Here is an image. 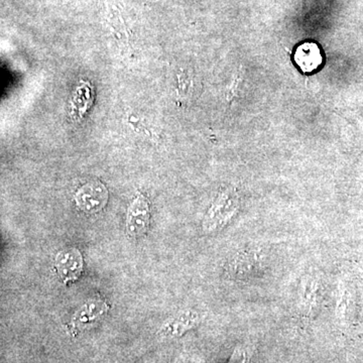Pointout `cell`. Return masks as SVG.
Wrapping results in <instances>:
<instances>
[{"instance_id": "6da1fadb", "label": "cell", "mask_w": 363, "mask_h": 363, "mask_svg": "<svg viewBox=\"0 0 363 363\" xmlns=\"http://www.w3.org/2000/svg\"><path fill=\"white\" fill-rule=\"evenodd\" d=\"M150 210L149 201L143 194H138L128 206L126 213V233L133 238H140L149 230Z\"/></svg>"}, {"instance_id": "7a4b0ae2", "label": "cell", "mask_w": 363, "mask_h": 363, "mask_svg": "<svg viewBox=\"0 0 363 363\" xmlns=\"http://www.w3.org/2000/svg\"><path fill=\"white\" fill-rule=\"evenodd\" d=\"M108 197V191L104 184L98 181H91L76 192V205L83 212L94 214L106 206Z\"/></svg>"}, {"instance_id": "3957f363", "label": "cell", "mask_w": 363, "mask_h": 363, "mask_svg": "<svg viewBox=\"0 0 363 363\" xmlns=\"http://www.w3.org/2000/svg\"><path fill=\"white\" fill-rule=\"evenodd\" d=\"M55 267L64 284L73 283L80 278L84 262L79 250L70 247L58 252L55 259Z\"/></svg>"}, {"instance_id": "277c9868", "label": "cell", "mask_w": 363, "mask_h": 363, "mask_svg": "<svg viewBox=\"0 0 363 363\" xmlns=\"http://www.w3.org/2000/svg\"><path fill=\"white\" fill-rule=\"evenodd\" d=\"M236 211V205L233 198L228 199L226 195L217 200L205 216L203 228L206 233H212L224 226L231 220Z\"/></svg>"}, {"instance_id": "5b68a950", "label": "cell", "mask_w": 363, "mask_h": 363, "mask_svg": "<svg viewBox=\"0 0 363 363\" xmlns=\"http://www.w3.org/2000/svg\"><path fill=\"white\" fill-rule=\"evenodd\" d=\"M295 61L304 73H312L318 70L323 63L321 49L315 43H304L296 50Z\"/></svg>"}, {"instance_id": "8992f818", "label": "cell", "mask_w": 363, "mask_h": 363, "mask_svg": "<svg viewBox=\"0 0 363 363\" xmlns=\"http://www.w3.org/2000/svg\"><path fill=\"white\" fill-rule=\"evenodd\" d=\"M321 298V285L316 279L308 277L303 279L298 292V306L301 311L311 314L318 309Z\"/></svg>"}, {"instance_id": "52a82bcc", "label": "cell", "mask_w": 363, "mask_h": 363, "mask_svg": "<svg viewBox=\"0 0 363 363\" xmlns=\"http://www.w3.org/2000/svg\"><path fill=\"white\" fill-rule=\"evenodd\" d=\"M108 310V306L104 302H90L89 304L81 308L78 312H76L75 317L73 319V323L78 325H86L91 321H94L98 317L101 316L104 313Z\"/></svg>"}, {"instance_id": "ba28073f", "label": "cell", "mask_w": 363, "mask_h": 363, "mask_svg": "<svg viewBox=\"0 0 363 363\" xmlns=\"http://www.w3.org/2000/svg\"><path fill=\"white\" fill-rule=\"evenodd\" d=\"M198 322H199V317L196 313L184 312L180 316L175 318L171 324L164 326V332L172 335H181L184 332L193 328Z\"/></svg>"}, {"instance_id": "9c48e42d", "label": "cell", "mask_w": 363, "mask_h": 363, "mask_svg": "<svg viewBox=\"0 0 363 363\" xmlns=\"http://www.w3.org/2000/svg\"><path fill=\"white\" fill-rule=\"evenodd\" d=\"M247 351L242 350V348H236L228 363H247Z\"/></svg>"}]
</instances>
